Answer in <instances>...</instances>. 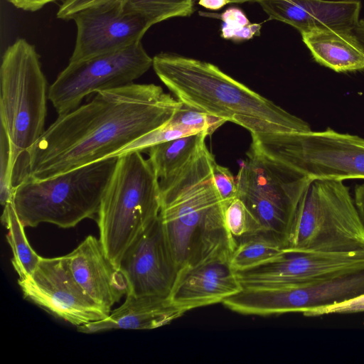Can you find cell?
<instances>
[{"label":"cell","mask_w":364,"mask_h":364,"mask_svg":"<svg viewBox=\"0 0 364 364\" xmlns=\"http://www.w3.org/2000/svg\"><path fill=\"white\" fill-rule=\"evenodd\" d=\"M269 19L300 33L313 30L353 31L360 18L359 0H256Z\"/></svg>","instance_id":"18"},{"label":"cell","mask_w":364,"mask_h":364,"mask_svg":"<svg viewBox=\"0 0 364 364\" xmlns=\"http://www.w3.org/2000/svg\"><path fill=\"white\" fill-rule=\"evenodd\" d=\"M77 27L69 62L87 60L135 44L151 26L140 14L118 6L87 9L73 19Z\"/></svg>","instance_id":"16"},{"label":"cell","mask_w":364,"mask_h":364,"mask_svg":"<svg viewBox=\"0 0 364 364\" xmlns=\"http://www.w3.org/2000/svg\"><path fill=\"white\" fill-rule=\"evenodd\" d=\"M16 8L27 11H36L46 4L58 0H8Z\"/></svg>","instance_id":"33"},{"label":"cell","mask_w":364,"mask_h":364,"mask_svg":"<svg viewBox=\"0 0 364 364\" xmlns=\"http://www.w3.org/2000/svg\"><path fill=\"white\" fill-rule=\"evenodd\" d=\"M364 312V294L338 304L308 311L303 314L316 317L329 314H348Z\"/></svg>","instance_id":"30"},{"label":"cell","mask_w":364,"mask_h":364,"mask_svg":"<svg viewBox=\"0 0 364 364\" xmlns=\"http://www.w3.org/2000/svg\"><path fill=\"white\" fill-rule=\"evenodd\" d=\"M141 41L123 49L87 60L69 62L50 86L48 98L58 115L78 106L86 96L122 87L143 75L152 66Z\"/></svg>","instance_id":"11"},{"label":"cell","mask_w":364,"mask_h":364,"mask_svg":"<svg viewBox=\"0 0 364 364\" xmlns=\"http://www.w3.org/2000/svg\"><path fill=\"white\" fill-rule=\"evenodd\" d=\"M0 89V127L9 139V174L13 178L20 156L46 130L48 97L40 55L24 38L16 39L4 53Z\"/></svg>","instance_id":"6"},{"label":"cell","mask_w":364,"mask_h":364,"mask_svg":"<svg viewBox=\"0 0 364 364\" xmlns=\"http://www.w3.org/2000/svg\"><path fill=\"white\" fill-rule=\"evenodd\" d=\"M183 103L154 84L100 90L87 103L58 115L26 152L20 178H51L116 155L165 125Z\"/></svg>","instance_id":"1"},{"label":"cell","mask_w":364,"mask_h":364,"mask_svg":"<svg viewBox=\"0 0 364 364\" xmlns=\"http://www.w3.org/2000/svg\"><path fill=\"white\" fill-rule=\"evenodd\" d=\"M213 178L223 203L237 197V185L236 178L230 170L216 163L213 166Z\"/></svg>","instance_id":"29"},{"label":"cell","mask_w":364,"mask_h":364,"mask_svg":"<svg viewBox=\"0 0 364 364\" xmlns=\"http://www.w3.org/2000/svg\"><path fill=\"white\" fill-rule=\"evenodd\" d=\"M215 162L205 145L182 168L159 180V216L178 271L219 246L228 245L235 250L213 182Z\"/></svg>","instance_id":"3"},{"label":"cell","mask_w":364,"mask_h":364,"mask_svg":"<svg viewBox=\"0 0 364 364\" xmlns=\"http://www.w3.org/2000/svg\"><path fill=\"white\" fill-rule=\"evenodd\" d=\"M159 181L141 151L118 156L97 213L100 241L110 262L119 268L128 247L159 215Z\"/></svg>","instance_id":"5"},{"label":"cell","mask_w":364,"mask_h":364,"mask_svg":"<svg viewBox=\"0 0 364 364\" xmlns=\"http://www.w3.org/2000/svg\"><path fill=\"white\" fill-rule=\"evenodd\" d=\"M247 156L236 177L237 197L263 232L287 247L297 206L314 180L252 145Z\"/></svg>","instance_id":"8"},{"label":"cell","mask_w":364,"mask_h":364,"mask_svg":"<svg viewBox=\"0 0 364 364\" xmlns=\"http://www.w3.org/2000/svg\"><path fill=\"white\" fill-rule=\"evenodd\" d=\"M228 1L229 3H242V2L251 1H255L256 0H228Z\"/></svg>","instance_id":"37"},{"label":"cell","mask_w":364,"mask_h":364,"mask_svg":"<svg viewBox=\"0 0 364 364\" xmlns=\"http://www.w3.org/2000/svg\"><path fill=\"white\" fill-rule=\"evenodd\" d=\"M251 145L314 181L364 179V138L331 128L252 136Z\"/></svg>","instance_id":"9"},{"label":"cell","mask_w":364,"mask_h":364,"mask_svg":"<svg viewBox=\"0 0 364 364\" xmlns=\"http://www.w3.org/2000/svg\"><path fill=\"white\" fill-rule=\"evenodd\" d=\"M198 4L204 8L218 10L229 4L228 0H199Z\"/></svg>","instance_id":"35"},{"label":"cell","mask_w":364,"mask_h":364,"mask_svg":"<svg viewBox=\"0 0 364 364\" xmlns=\"http://www.w3.org/2000/svg\"><path fill=\"white\" fill-rule=\"evenodd\" d=\"M185 313L173 305L168 297L128 292L124 303L107 317L77 328L85 333L115 329L150 330L168 324Z\"/></svg>","instance_id":"19"},{"label":"cell","mask_w":364,"mask_h":364,"mask_svg":"<svg viewBox=\"0 0 364 364\" xmlns=\"http://www.w3.org/2000/svg\"><path fill=\"white\" fill-rule=\"evenodd\" d=\"M152 66L161 81L183 104L239 124L251 136L311 130L308 122L212 63L161 53L153 58Z\"/></svg>","instance_id":"2"},{"label":"cell","mask_w":364,"mask_h":364,"mask_svg":"<svg viewBox=\"0 0 364 364\" xmlns=\"http://www.w3.org/2000/svg\"><path fill=\"white\" fill-rule=\"evenodd\" d=\"M287 249L347 252L364 250V223L343 181L315 180L302 196Z\"/></svg>","instance_id":"7"},{"label":"cell","mask_w":364,"mask_h":364,"mask_svg":"<svg viewBox=\"0 0 364 364\" xmlns=\"http://www.w3.org/2000/svg\"><path fill=\"white\" fill-rule=\"evenodd\" d=\"M226 122L224 119L183 104L167 124L181 127L196 134L205 133L209 136Z\"/></svg>","instance_id":"26"},{"label":"cell","mask_w":364,"mask_h":364,"mask_svg":"<svg viewBox=\"0 0 364 364\" xmlns=\"http://www.w3.org/2000/svg\"><path fill=\"white\" fill-rule=\"evenodd\" d=\"M119 269L127 279L128 292L139 296H168L178 268L159 215L128 247Z\"/></svg>","instance_id":"15"},{"label":"cell","mask_w":364,"mask_h":364,"mask_svg":"<svg viewBox=\"0 0 364 364\" xmlns=\"http://www.w3.org/2000/svg\"><path fill=\"white\" fill-rule=\"evenodd\" d=\"M364 323V322H363Z\"/></svg>","instance_id":"38"},{"label":"cell","mask_w":364,"mask_h":364,"mask_svg":"<svg viewBox=\"0 0 364 364\" xmlns=\"http://www.w3.org/2000/svg\"><path fill=\"white\" fill-rule=\"evenodd\" d=\"M127 0H64L57 12V18L62 20L73 19L80 11L98 8L125 6Z\"/></svg>","instance_id":"28"},{"label":"cell","mask_w":364,"mask_h":364,"mask_svg":"<svg viewBox=\"0 0 364 364\" xmlns=\"http://www.w3.org/2000/svg\"><path fill=\"white\" fill-rule=\"evenodd\" d=\"M223 213L225 227L235 249L245 238L263 232L260 225L238 197L223 203Z\"/></svg>","instance_id":"25"},{"label":"cell","mask_w":364,"mask_h":364,"mask_svg":"<svg viewBox=\"0 0 364 364\" xmlns=\"http://www.w3.org/2000/svg\"><path fill=\"white\" fill-rule=\"evenodd\" d=\"M355 36L360 46L364 50V18L360 21L355 31Z\"/></svg>","instance_id":"36"},{"label":"cell","mask_w":364,"mask_h":364,"mask_svg":"<svg viewBox=\"0 0 364 364\" xmlns=\"http://www.w3.org/2000/svg\"><path fill=\"white\" fill-rule=\"evenodd\" d=\"M364 267V250L347 252L285 249L261 265L236 272L242 287L304 284Z\"/></svg>","instance_id":"13"},{"label":"cell","mask_w":364,"mask_h":364,"mask_svg":"<svg viewBox=\"0 0 364 364\" xmlns=\"http://www.w3.org/2000/svg\"><path fill=\"white\" fill-rule=\"evenodd\" d=\"M260 29V24L250 23L235 30L221 29V36L225 39L235 41H245L259 34Z\"/></svg>","instance_id":"32"},{"label":"cell","mask_w":364,"mask_h":364,"mask_svg":"<svg viewBox=\"0 0 364 364\" xmlns=\"http://www.w3.org/2000/svg\"><path fill=\"white\" fill-rule=\"evenodd\" d=\"M65 257L80 287L107 311L128 293L125 275L107 257L100 240L93 235L85 237Z\"/></svg>","instance_id":"17"},{"label":"cell","mask_w":364,"mask_h":364,"mask_svg":"<svg viewBox=\"0 0 364 364\" xmlns=\"http://www.w3.org/2000/svg\"><path fill=\"white\" fill-rule=\"evenodd\" d=\"M117 159L107 157L46 179L19 178L12 202L23 225L50 223L70 228L95 218Z\"/></svg>","instance_id":"4"},{"label":"cell","mask_w":364,"mask_h":364,"mask_svg":"<svg viewBox=\"0 0 364 364\" xmlns=\"http://www.w3.org/2000/svg\"><path fill=\"white\" fill-rule=\"evenodd\" d=\"M363 294L364 267H360L304 284L242 287L223 303L238 314L267 316L304 314Z\"/></svg>","instance_id":"10"},{"label":"cell","mask_w":364,"mask_h":364,"mask_svg":"<svg viewBox=\"0 0 364 364\" xmlns=\"http://www.w3.org/2000/svg\"><path fill=\"white\" fill-rule=\"evenodd\" d=\"M354 200L358 212L364 223V183L354 188Z\"/></svg>","instance_id":"34"},{"label":"cell","mask_w":364,"mask_h":364,"mask_svg":"<svg viewBox=\"0 0 364 364\" xmlns=\"http://www.w3.org/2000/svg\"><path fill=\"white\" fill-rule=\"evenodd\" d=\"M1 223L8 230L7 241L11 247L12 265L19 279L30 276L37 267L41 257L31 247L14 205L10 202L4 206Z\"/></svg>","instance_id":"22"},{"label":"cell","mask_w":364,"mask_h":364,"mask_svg":"<svg viewBox=\"0 0 364 364\" xmlns=\"http://www.w3.org/2000/svg\"><path fill=\"white\" fill-rule=\"evenodd\" d=\"M18 283L26 299L77 327L104 319L110 314L80 287L65 255L41 257L33 272L18 279Z\"/></svg>","instance_id":"12"},{"label":"cell","mask_w":364,"mask_h":364,"mask_svg":"<svg viewBox=\"0 0 364 364\" xmlns=\"http://www.w3.org/2000/svg\"><path fill=\"white\" fill-rule=\"evenodd\" d=\"M206 136L198 133L149 148V160L159 180L170 176L191 160L205 146Z\"/></svg>","instance_id":"21"},{"label":"cell","mask_w":364,"mask_h":364,"mask_svg":"<svg viewBox=\"0 0 364 364\" xmlns=\"http://www.w3.org/2000/svg\"><path fill=\"white\" fill-rule=\"evenodd\" d=\"M287 246L274 236L260 232L241 241L230 256V264L235 272L246 270L275 258Z\"/></svg>","instance_id":"23"},{"label":"cell","mask_w":364,"mask_h":364,"mask_svg":"<svg viewBox=\"0 0 364 364\" xmlns=\"http://www.w3.org/2000/svg\"><path fill=\"white\" fill-rule=\"evenodd\" d=\"M301 35L319 64L338 73L364 69V50L353 31L313 30Z\"/></svg>","instance_id":"20"},{"label":"cell","mask_w":364,"mask_h":364,"mask_svg":"<svg viewBox=\"0 0 364 364\" xmlns=\"http://www.w3.org/2000/svg\"><path fill=\"white\" fill-rule=\"evenodd\" d=\"M10 146L7 134L0 127V202L4 206L12 201L14 180L9 174Z\"/></svg>","instance_id":"27"},{"label":"cell","mask_w":364,"mask_h":364,"mask_svg":"<svg viewBox=\"0 0 364 364\" xmlns=\"http://www.w3.org/2000/svg\"><path fill=\"white\" fill-rule=\"evenodd\" d=\"M232 250L223 245L196 262L181 267L168 296L176 307L186 312L220 303L242 289L230 264Z\"/></svg>","instance_id":"14"},{"label":"cell","mask_w":364,"mask_h":364,"mask_svg":"<svg viewBox=\"0 0 364 364\" xmlns=\"http://www.w3.org/2000/svg\"><path fill=\"white\" fill-rule=\"evenodd\" d=\"M223 21L222 29L235 30L250 23L244 12L237 7H230L218 15Z\"/></svg>","instance_id":"31"},{"label":"cell","mask_w":364,"mask_h":364,"mask_svg":"<svg viewBox=\"0 0 364 364\" xmlns=\"http://www.w3.org/2000/svg\"><path fill=\"white\" fill-rule=\"evenodd\" d=\"M194 0H127L126 8L147 20L151 26L173 17L189 16Z\"/></svg>","instance_id":"24"}]
</instances>
